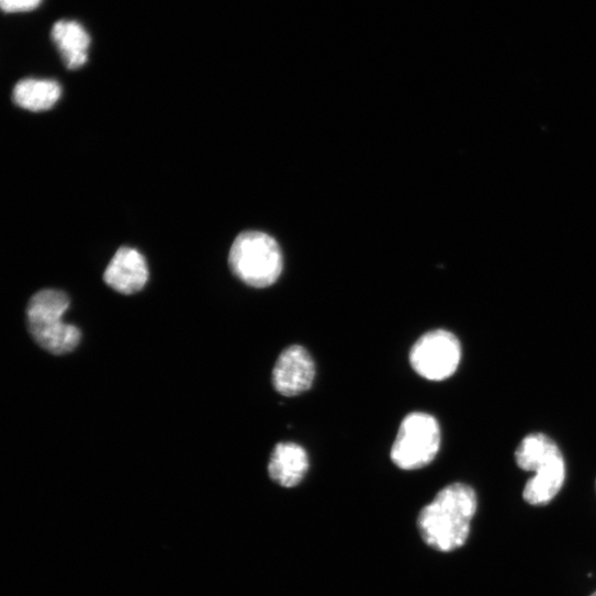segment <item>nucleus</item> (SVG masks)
Wrapping results in <instances>:
<instances>
[{"mask_svg": "<svg viewBox=\"0 0 596 596\" xmlns=\"http://www.w3.org/2000/svg\"><path fill=\"white\" fill-rule=\"evenodd\" d=\"M52 36L68 69L74 70L86 65L90 36L80 24L60 21L55 24Z\"/></svg>", "mask_w": 596, "mask_h": 596, "instance_id": "10", "label": "nucleus"}, {"mask_svg": "<svg viewBox=\"0 0 596 596\" xmlns=\"http://www.w3.org/2000/svg\"><path fill=\"white\" fill-rule=\"evenodd\" d=\"M70 306L68 295L57 290H44L30 301L27 319L35 341L54 355L75 350L81 340V331L64 321Z\"/></svg>", "mask_w": 596, "mask_h": 596, "instance_id": "3", "label": "nucleus"}, {"mask_svg": "<svg viewBox=\"0 0 596 596\" xmlns=\"http://www.w3.org/2000/svg\"><path fill=\"white\" fill-rule=\"evenodd\" d=\"M310 469L307 452L295 443H279L269 462V475L273 482L285 488L301 484Z\"/></svg>", "mask_w": 596, "mask_h": 596, "instance_id": "9", "label": "nucleus"}, {"mask_svg": "<svg viewBox=\"0 0 596 596\" xmlns=\"http://www.w3.org/2000/svg\"><path fill=\"white\" fill-rule=\"evenodd\" d=\"M43 0H0V5L7 13H23L34 11Z\"/></svg>", "mask_w": 596, "mask_h": 596, "instance_id": "12", "label": "nucleus"}, {"mask_svg": "<svg viewBox=\"0 0 596 596\" xmlns=\"http://www.w3.org/2000/svg\"><path fill=\"white\" fill-rule=\"evenodd\" d=\"M589 596H596V592H595V593H593V594H592V595H589Z\"/></svg>", "mask_w": 596, "mask_h": 596, "instance_id": "13", "label": "nucleus"}, {"mask_svg": "<svg viewBox=\"0 0 596 596\" xmlns=\"http://www.w3.org/2000/svg\"><path fill=\"white\" fill-rule=\"evenodd\" d=\"M229 266L244 283L263 289L273 285L281 277L283 257L272 237L259 232H247L235 240Z\"/></svg>", "mask_w": 596, "mask_h": 596, "instance_id": "4", "label": "nucleus"}, {"mask_svg": "<svg viewBox=\"0 0 596 596\" xmlns=\"http://www.w3.org/2000/svg\"><path fill=\"white\" fill-rule=\"evenodd\" d=\"M595 490H596V482H595Z\"/></svg>", "mask_w": 596, "mask_h": 596, "instance_id": "14", "label": "nucleus"}, {"mask_svg": "<svg viewBox=\"0 0 596 596\" xmlns=\"http://www.w3.org/2000/svg\"><path fill=\"white\" fill-rule=\"evenodd\" d=\"M61 87L54 80L25 79L13 91L16 105L32 112L50 110L61 97Z\"/></svg>", "mask_w": 596, "mask_h": 596, "instance_id": "11", "label": "nucleus"}, {"mask_svg": "<svg viewBox=\"0 0 596 596\" xmlns=\"http://www.w3.org/2000/svg\"><path fill=\"white\" fill-rule=\"evenodd\" d=\"M315 374V362L310 352L293 345L282 351L274 366L273 386L284 396H295L311 389Z\"/></svg>", "mask_w": 596, "mask_h": 596, "instance_id": "7", "label": "nucleus"}, {"mask_svg": "<svg viewBox=\"0 0 596 596\" xmlns=\"http://www.w3.org/2000/svg\"><path fill=\"white\" fill-rule=\"evenodd\" d=\"M148 278L145 258L137 250L126 247L115 254L104 272L105 283L124 295L142 291Z\"/></svg>", "mask_w": 596, "mask_h": 596, "instance_id": "8", "label": "nucleus"}, {"mask_svg": "<svg viewBox=\"0 0 596 596\" xmlns=\"http://www.w3.org/2000/svg\"><path fill=\"white\" fill-rule=\"evenodd\" d=\"M516 463L533 472L522 493L526 503L546 506L559 494L565 482V462L556 443L542 434L527 436L515 452Z\"/></svg>", "mask_w": 596, "mask_h": 596, "instance_id": "2", "label": "nucleus"}, {"mask_svg": "<svg viewBox=\"0 0 596 596\" xmlns=\"http://www.w3.org/2000/svg\"><path fill=\"white\" fill-rule=\"evenodd\" d=\"M477 505L476 493L468 484L454 483L441 490L417 520L425 543L439 552L462 548L469 539Z\"/></svg>", "mask_w": 596, "mask_h": 596, "instance_id": "1", "label": "nucleus"}, {"mask_svg": "<svg viewBox=\"0 0 596 596\" xmlns=\"http://www.w3.org/2000/svg\"><path fill=\"white\" fill-rule=\"evenodd\" d=\"M462 357L461 344L451 331L437 329L418 339L411 351L414 370L430 381H443L452 376Z\"/></svg>", "mask_w": 596, "mask_h": 596, "instance_id": "6", "label": "nucleus"}, {"mask_svg": "<svg viewBox=\"0 0 596 596\" xmlns=\"http://www.w3.org/2000/svg\"><path fill=\"white\" fill-rule=\"evenodd\" d=\"M441 447V429L435 417L425 413L408 415L391 449L393 464L404 471L426 468L437 458Z\"/></svg>", "mask_w": 596, "mask_h": 596, "instance_id": "5", "label": "nucleus"}]
</instances>
